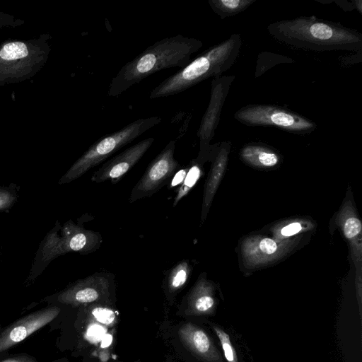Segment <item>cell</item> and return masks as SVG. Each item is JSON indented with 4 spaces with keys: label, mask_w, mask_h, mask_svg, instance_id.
<instances>
[{
    "label": "cell",
    "mask_w": 362,
    "mask_h": 362,
    "mask_svg": "<svg viewBox=\"0 0 362 362\" xmlns=\"http://www.w3.org/2000/svg\"><path fill=\"white\" fill-rule=\"evenodd\" d=\"M267 30L274 40L293 49L315 52L362 49L361 33L314 16L278 21L268 25Z\"/></svg>",
    "instance_id": "1"
},
{
    "label": "cell",
    "mask_w": 362,
    "mask_h": 362,
    "mask_svg": "<svg viewBox=\"0 0 362 362\" xmlns=\"http://www.w3.org/2000/svg\"><path fill=\"white\" fill-rule=\"evenodd\" d=\"M202 46L201 40L182 35L156 42L119 69L110 83L107 95L118 97L158 71L185 66Z\"/></svg>",
    "instance_id": "2"
},
{
    "label": "cell",
    "mask_w": 362,
    "mask_h": 362,
    "mask_svg": "<svg viewBox=\"0 0 362 362\" xmlns=\"http://www.w3.org/2000/svg\"><path fill=\"white\" fill-rule=\"evenodd\" d=\"M241 46V36L235 33L210 47L153 88L150 99L173 95L210 77L221 76L235 64Z\"/></svg>",
    "instance_id": "3"
},
{
    "label": "cell",
    "mask_w": 362,
    "mask_h": 362,
    "mask_svg": "<svg viewBox=\"0 0 362 362\" xmlns=\"http://www.w3.org/2000/svg\"><path fill=\"white\" fill-rule=\"evenodd\" d=\"M49 50L45 38L8 41L0 45V85L35 75L45 63Z\"/></svg>",
    "instance_id": "4"
},
{
    "label": "cell",
    "mask_w": 362,
    "mask_h": 362,
    "mask_svg": "<svg viewBox=\"0 0 362 362\" xmlns=\"http://www.w3.org/2000/svg\"><path fill=\"white\" fill-rule=\"evenodd\" d=\"M161 120V117L158 116L138 119L121 129L101 137L74 163L67 173L66 179L70 180L82 175L159 124Z\"/></svg>",
    "instance_id": "5"
},
{
    "label": "cell",
    "mask_w": 362,
    "mask_h": 362,
    "mask_svg": "<svg viewBox=\"0 0 362 362\" xmlns=\"http://www.w3.org/2000/svg\"><path fill=\"white\" fill-rule=\"evenodd\" d=\"M239 122L250 127H274L291 133H311L317 124L286 107L271 104H248L234 114Z\"/></svg>",
    "instance_id": "6"
},
{
    "label": "cell",
    "mask_w": 362,
    "mask_h": 362,
    "mask_svg": "<svg viewBox=\"0 0 362 362\" xmlns=\"http://www.w3.org/2000/svg\"><path fill=\"white\" fill-rule=\"evenodd\" d=\"M175 148V141H170L149 163L130 193V203L152 196L171 180L180 168V165L174 157Z\"/></svg>",
    "instance_id": "7"
},
{
    "label": "cell",
    "mask_w": 362,
    "mask_h": 362,
    "mask_svg": "<svg viewBox=\"0 0 362 362\" xmlns=\"http://www.w3.org/2000/svg\"><path fill=\"white\" fill-rule=\"evenodd\" d=\"M235 79V75L213 78L208 107L202 117L197 136L200 141L198 158L204 160L210 151V141L215 135L220 121L221 110Z\"/></svg>",
    "instance_id": "8"
},
{
    "label": "cell",
    "mask_w": 362,
    "mask_h": 362,
    "mask_svg": "<svg viewBox=\"0 0 362 362\" xmlns=\"http://www.w3.org/2000/svg\"><path fill=\"white\" fill-rule=\"evenodd\" d=\"M60 312L57 307L37 310L23 317L0 331V357L8 350L25 339L56 318Z\"/></svg>",
    "instance_id": "9"
},
{
    "label": "cell",
    "mask_w": 362,
    "mask_h": 362,
    "mask_svg": "<svg viewBox=\"0 0 362 362\" xmlns=\"http://www.w3.org/2000/svg\"><path fill=\"white\" fill-rule=\"evenodd\" d=\"M153 141V137L145 139L116 155L92 175L91 181L100 183L110 180L117 183L142 158Z\"/></svg>",
    "instance_id": "10"
},
{
    "label": "cell",
    "mask_w": 362,
    "mask_h": 362,
    "mask_svg": "<svg viewBox=\"0 0 362 362\" xmlns=\"http://www.w3.org/2000/svg\"><path fill=\"white\" fill-rule=\"evenodd\" d=\"M113 276L95 273L83 279L62 297L64 303L85 304L106 300L110 295Z\"/></svg>",
    "instance_id": "11"
},
{
    "label": "cell",
    "mask_w": 362,
    "mask_h": 362,
    "mask_svg": "<svg viewBox=\"0 0 362 362\" xmlns=\"http://www.w3.org/2000/svg\"><path fill=\"white\" fill-rule=\"evenodd\" d=\"M180 335L189 349L202 362H224L221 350L203 328L187 324L180 329Z\"/></svg>",
    "instance_id": "12"
},
{
    "label": "cell",
    "mask_w": 362,
    "mask_h": 362,
    "mask_svg": "<svg viewBox=\"0 0 362 362\" xmlns=\"http://www.w3.org/2000/svg\"><path fill=\"white\" fill-rule=\"evenodd\" d=\"M230 143L224 141L218 144L217 153L214 160L209 179L206 182L202 205L201 220L204 221L216 192L218 181L226 165Z\"/></svg>",
    "instance_id": "13"
},
{
    "label": "cell",
    "mask_w": 362,
    "mask_h": 362,
    "mask_svg": "<svg viewBox=\"0 0 362 362\" xmlns=\"http://www.w3.org/2000/svg\"><path fill=\"white\" fill-rule=\"evenodd\" d=\"M67 237V249L81 253H91L97 250L103 243L100 233L92 230L73 227Z\"/></svg>",
    "instance_id": "14"
},
{
    "label": "cell",
    "mask_w": 362,
    "mask_h": 362,
    "mask_svg": "<svg viewBox=\"0 0 362 362\" xmlns=\"http://www.w3.org/2000/svg\"><path fill=\"white\" fill-rule=\"evenodd\" d=\"M189 303L191 310L197 314H211L216 308V300L211 294L209 284L199 280L189 293Z\"/></svg>",
    "instance_id": "15"
},
{
    "label": "cell",
    "mask_w": 362,
    "mask_h": 362,
    "mask_svg": "<svg viewBox=\"0 0 362 362\" xmlns=\"http://www.w3.org/2000/svg\"><path fill=\"white\" fill-rule=\"evenodd\" d=\"M240 155L247 163L261 167H273L279 160V155L272 148L257 143L245 146L241 150Z\"/></svg>",
    "instance_id": "16"
},
{
    "label": "cell",
    "mask_w": 362,
    "mask_h": 362,
    "mask_svg": "<svg viewBox=\"0 0 362 362\" xmlns=\"http://www.w3.org/2000/svg\"><path fill=\"white\" fill-rule=\"evenodd\" d=\"M192 270L190 262L187 259H182L168 269L164 278L167 292L174 295L182 288L188 281Z\"/></svg>",
    "instance_id": "17"
},
{
    "label": "cell",
    "mask_w": 362,
    "mask_h": 362,
    "mask_svg": "<svg viewBox=\"0 0 362 362\" xmlns=\"http://www.w3.org/2000/svg\"><path fill=\"white\" fill-rule=\"evenodd\" d=\"M256 0H209L208 3L221 19L234 16L247 9Z\"/></svg>",
    "instance_id": "18"
},
{
    "label": "cell",
    "mask_w": 362,
    "mask_h": 362,
    "mask_svg": "<svg viewBox=\"0 0 362 362\" xmlns=\"http://www.w3.org/2000/svg\"><path fill=\"white\" fill-rule=\"evenodd\" d=\"M202 160L197 158L192 160L187 165L188 169L182 185L177 188L173 206L175 207L178 202L191 191L197 184L202 174Z\"/></svg>",
    "instance_id": "19"
},
{
    "label": "cell",
    "mask_w": 362,
    "mask_h": 362,
    "mask_svg": "<svg viewBox=\"0 0 362 362\" xmlns=\"http://www.w3.org/2000/svg\"><path fill=\"white\" fill-rule=\"evenodd\" d=\"M211 329L218 340L223 361L241 362L237 346L230 333L216 324H211Z\"/></svg>",
    "instance_id": "20"
},
{
    "label": "cell",
    "mask_w": 362,
    "mask_h": 362,
    "mask_svg": "<svg viewBox=\"0 0 362 362\" xmlns=\"http://www.w3.org/2000/svg\"><path fill=\"white\" fill-rule=\"evenodd\" d=\"M94 317L103 324L110 325L115 320L114 312L107 308L96 307L92 310Z\"/></svg>",
    "instance_id": "21"
},
{
    "label": "cell",
    "mask_w": 362,
    "mask_h": 362,
    "mask_svg": "<svg viewBox=\"0 0 362 362\" xmlns=\"http://www.w3.org/2000/svg\"><path fill=\"white\" fill-rule=\"evenodd\" d=\"M361 230V223L357 218L351 217L346 221L344 226V232L346 238H351L356 236Z\"/></svg>",
    "instance_id": "22"
},
{
    "label": "cell",
    "mask_w": 362,
    "mask_h": 362,
    "mask_svg": "<svg viewBox=\"0 0 362 362\" xmlns=\"http://www.w3.org/2000/svg\"><path fill=\"white\" fill-rule=\"evenodd\" d=\"M188 165H185V167L180 168L174 174L173 176V179L170 180L169 184V189L175 188L177 187H180L186 175L187 172Z\"/></svg>",
    "instance_id": "23"
},
{
    "label": "cell",
    "mask_w": 362,
    "mask_h": 362,
    "mask_svg": "<svg viewBox=\"0 0 362 362\" xmlns=\"http://www.w3.org/2000/svg\"><path fill=\"white\" fill-rule=\"evenodd\" d=\"M0 362H38L36 359L28 354H20L7 357H1Z\"/></svg>",
    "instance_id": "24"
},
{
    "label": "cell",
    "mask_w": 362,
    "mask_h": 362,
    "mask_svg": "<svg viewBox=\"0 0 362 362\" xmlns=\"http://www.w3.org/2000/svg\"><path fill=\"white\" fill-rule=\"evenodd\" d=\"M259 249L266 254H273L277 250V245L274 240L270 238H264L259 243Z\"/></svg>",
    "instance_id": "25"
},
{
    "label": "cell",
    "mask_w": 362,
    "mask_h": 362,
    "mask_svg": "<svg viewBox=\"0 0 362 362\" xmlns=\"http://www.w3.org/2000/svg\"><path fill=\"white\" fill-rule=\"evenodd\" d=\"M302 229L299 223H293L284 227L281 230V234L285 236H291L298 233Z\"/></svg>",
    "instance_id": "26"
},
{
    "label": "cell",
    "mask_w": 362,
    "mask_h": 362,
    "mask_svg": "<svg viewBox=\"0 0 362 362\" xmlns=\"http://www.w3.org/2000/svg\"><path fill=\"white\" fill-rule=\"evenodd\" d=\"M22 23L20 20H15L13 16L0 13V27L5 25H16Z\"/></svg>",
    "instance_id": "27"
},
{
    "label": "cell",
    "mask_w": 362,
    "mask_h": 362,
    "mask_svg": "<svg viewBox=\"0 0 362 362\" xmlns=\"http://www.w3.org/2000/svg\"><path fill=\"white\" fill-rule=\"evenodd\" d=\"M112 338L111 335L106 334L102 341L101 346L102 347L108 346L112 342Z\"/></svg>",
    "instance_id": "28"
}]
</instances>
